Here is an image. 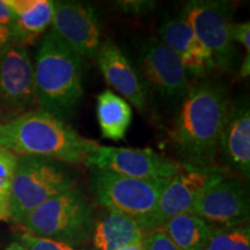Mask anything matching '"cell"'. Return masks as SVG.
<instances>
[{
    "mask_svg": "<svg viewBox=\"0 0 250 250\" xmlns=\"http://www.w3.org/2000/svg\"><path fill=\"white\" fill-rule=\"evenodd\" d=\"M17 20L12 27L13 40L26 44L36 40L52 24L54 1L50 0H9Z\"/></svg>",
    "mask_w": 250,
    "mask_h": 250,
    "instance_id": "ac0fdd59",
    "label": "cell"
},
{
    "mask_svg": "<svg viewBox=\"0 0 250 250\" xmlns=\"http://www.w3.org/2000/svg\"><path fill=\"white\" fill-rule=\"evenodd\" d=\"M160 41L179 56L187 76L203 77L215 67L210 52L182 18L167 20L159 29Z\"/></svg>",
    "mask_w": 250,
    "mask_h": 250,
    "instance_id": "2e32d148",
    "label": "cell"
},
{
    "mask_svg": "<svg viewBox=\"0 0 250 250\" xmlns=\"http://www.w3.org/2000/svg\"><path fill=\"white\" fill-rule=\"evenodd\" d=\"M142 243L144 250H180L162 228L146 233Z\"/></svg>",
    "mask_w": 250,
    "mask_h": 250,
    "instance_id": "cb8c5ba5",
    "label": "cell"
},
{
    "mask_svg": "<svg viewBox=\"0 0 250 250\" xmlns=\"http://www.w3.org/2000/svg\"><path fill=\"white\" fill-rule=\"evenodd\" d=\"M17 161L18 155L0 148V221L11 218L9 206Z\"/></svg>",
    "mask_w": 250,
    "mask_h": 250,
    "instance_id": "7402d4cb",
    "label": "cell"
},
{
    "mask_svg": "<svg viewBox=\"0 0 250 250\" xmlns=\"http://www.w3.org/2000/svg\"><path fill=\"white\" fill-rule=\"evenodd\" d=\"M6 250H24V249L19 242H13V243H11L7 248H6Z\"/></svg>",
    "mask_w": 250,
    "mask_h": 250,
    "instance_id": "f546056e",
    "label": "cell"
},
{
    "mask_svg": "<svg viewBox=\"0 0 250 250\" xmlns=\"http://www.w3.org/2000/svg\"><path fill=\"white\" fill-rule=\"evenodd\" d=\"M161 228L180 250H205L213 227L198 215L183 213L166 221Z\"/></svg>",
    "mask_w": 250,
    "mask_h": 250,
    "instance_id": "ffe728a7",
    "label": "cell"
},
{
    "mask_svg": "<svg viewBox=\"0 0 250 250\" xmlns=\"http://www.w3.org/2000/svg\"><path fill=\"white\" fill-rule=\"evenodd\" d=\"M13 41V35L8 28L0 26V52Z\"/></svg>",
    "mask_w": 250,
    "mask_h": 250,
    "instance_id": "4316f807",
    "label": "cell"
},
{
    "mask_svg": "<svg viewBox=\"0 0 250 250\" xmlns=\"http://www.w3.org/2000/svg\"><path fill=\"white\" fill-rule=\"evenodd\" d=\"M218 153L228 173L245 181L250 176V109L248 100L230 103L219 139Z\"/></svg>",
    "mask_w": 250,
    "mask_h": 250,
    "instance_id": "5bb4252c",
    "label": "cell"
},
{
    "mask_svg": "<svg viewBox=\"0 0 250 250\" xmlns=\"http://www.w3.org/2000/svg\"><path fill=\"white\" fill-rule=\"evenodd\" d=\"M83 58L54 30L41 41L34 65L36 101L49 114L66 122L83 98Z\"/></svg>",
    "mask_w": 250,
    "mask_h": 250,
    "instance_id": "3957f363",
    "label": "cell"
},
{
    "mask_svg": "<svg viewBox=\"0 0 250 250\" xmlns=\"http://www.w3.org/2000/svg\"><path fill=\"white\" fill-rule=\"evenodd\" d=\"M145 233L136 220L116 212H104L94 221L92 233L94 250H118L142 242Z\"/></svg>",
    "mask_w": 250,
    "mask_h": 250,
    "instance_id": "e0dca14e",
    "label": "cell"
},
{
    "mask_svg": "<svg viewBox=\"0 0 250 250\" xmlns=\"http://www.w3.org/2000/svg\"><path fill=\"white\" fill-rule=\"evenodd\" d=\"M230 108L226 89L211 81L190 87L169 131L171 147L181 164L210 167Z\"/></svg>",
    "mask_w": 250,
    "mask_h": 250,
    "instance_id": "6da1fadb",
    "label": "cell"
},
{
    "mask_svg": "<svg viewBox=\"0 0 250 250\" xmlns=\"http://www.w3.org/2000/svg\"><path fill=\"white\" fill-rule=\"evenodd\" d=\"M96 115L103 138L114 142L125 138L132 121V109L125 99L104 90L96 99Z\"/></svg>",
    "mask_w": 250,
    "mask_h": 250,
    "instance_id": "d6986e66",
    "label": "cell"
},
{
    "mask_svg": "<svg viewBox=\"0 0 250 250\" xmlns=\"http://www.w3.org/2000/svg\"><path fill=\"white\" fill-rule=\"evenodd\" d=\"M249 192L245 180L229 176L206 189L192 206L191 213L206 223L226 226L246 225L249 220Z\"/></svg>",
    "mask_w": 250,
    "mask_h": 250,
    "instance_id": "8fae6325",
    "label": "cell"
},
{
    "mask_svg": "<svg viewBox=\"0 0 250 250\" xmlns=\"http://www.w3.org/2000/svg\"><path fill=\"white\" fill-rule=\"evenodd\" d=\"M99 144L83 138L66 122L42 109L0 123V148L21 156H41L67 165L86 164Z\"/></svg>",
    "mask_w": 250,
    "mask_h": 250,
    "instance_id": "7a4b0ae2",
    "label": "cell"
},
{
    "mask_svg": "<svg viewBox=\"0 0 250 250\" xmlns=\"http://www.w3.org/2000/svg\"><path fill=\"white\" fill-rule=\"evenodd\" d=\"M229 34L233 43H240L247 50V55H250V23L232 22L229 27Z\"/></svg>",
    "mask_w": 250,
    "mask_h": 250,
    "instance_id": "d4e9b609",
    "label": "cell"
},
{
    "mask_svg": "<svg viewBox=\"0 0 250 250\" xmlns=\"http://www.w3.org/2000/svg\"><path fill=\"white\" fill-rule=\"evenodd\" d=\"M0 100L18 115L36 101L34 64L26 45L15 40L0 52Z\"/></svg>",
    "mask_w": 250,
    "mask_h": 250,
    "instance_id": "7c38bea8",
    "label": "cell"
},
{
    "mask_svg": "<svg viewBox=\"0 0 250 250\" xmlns=\"http://www.w3.org/2000/svg\"><path fill=\"white\" fill-rule=\"evenodd\" d=\"M19 243L23 247L24 250H83L70 247L64 243L52 241V240L37 237L31 234L24 233L19 236Z\"/></svg>",
    "mask_w": 250,
    "mask_h": 250,
    "instance_id": "603a6c76",
    "label": "cell"
},
{
    "mask_svg": "<svg viewBox=\"0 0 250 250\" xmlns=\"http://www.w3.org/2000/svg\"><path fill=\"white\" fill-rule=\"evenodd\" d=\"M169 180L132 179L111 171L94 169L89 187L100 205L107 211L132 218L143 229Z\"/></svg>",
    "mask_w": 250,
    "mask_h": 250,
    "instance_id": "8992f818",
    "label": "cell"
},
{
    "mask_svg": "<svg viewBox=\"0 0 250 250\" xmlns=\"http://www.w3.org/2000/svg\"><path fill=\"white\" fill-rule=\"evenodd\" d=\"M15 20H17V15L9 4V0H0V26L11 30L14 26Z\"/></svg>",
    "mask_w": 250,
    "mask_h": 250,
    "instance_id": "484cf974",
    "label": "cell"
},
{
    "mask_svg": "<svg viewBox=\"0 0 250 250\" xmlns=\"http://www.w3.org/2000/svg\"><path fill=\"white\" fill-rule=\"evenodd\" d=\"M118 250H144V247H143L142 242H138V243H133V245L123 247V248H121Z\"/></svg>",
    "mask_w": 250,
    "mask_h": 250,
    "instance_id": "f1b7e54d",
    "label": "cell"
},
{
    "mask_svg": "<svg viewBox=\"0 0 250 250\" xmlns=\"http://www.w3.org/2000/svg\"><path fill=\"white\" fill-rule=\"evenodd\" d=\"M94 221L88 198L76 187L43 203L22 225L28 234L74 248L92 237Z\"/></svg>",
    "mask_w": 250,
    "mask_h": 250,
    "instance_id": "5b68a950",
    "label": "cell"
},
{
    "mask_svg": "<svg viewBox=\"0 0 250 250\" xmlns=\"http://www.w3.org/2000/svg\"><path fill=\"white\" fill-rule=\"evenodd\" d=\"M98 64L109 86L130 101L138 110L147 107V95L132 65L123 51L110 40L105 41L96 52Z\"/></svg>",
    "mask_w": 250,
    "mask_h": 250,
    "instance_id": "9a60e30c",
    "label": "cell"
},
{
    "mask_svg": "<svg viewBox=\"0 0 250 250\" xmlns=\"http://www.w3.org/2000/svg\"><path fill=\"white\" fill-rule=\"evenodd\" d=\"M52 30L81 58H94L101 29L96 11L79 1H54Z\"/></svg>",
    "mask_w": 250,
    "mask_h": 250,
    "instance_id": "4fadbf2b",
    "label": "cell"
},
{
    "mask_svg": "<svg viewBox=\"0 0 250 250\" xmlns=\"http://www.w3.org/2000/svg\"><path fill=\"white\" fill-rule=\"evenodd\" d=\"M249 73H250V55H247L245 61H243L241 64L240 74H241V77L247 78V77H249Z\"/></svg>",
    "mask_w": 250,
    "mask_h": 250,
    "instance_id": "83f0119b",
    "label": "cell"
},
{
    "mask_svg": "<svg viewBox=\"0 0 250 250\" xmlns=\"http://www.w3.org/2000/svg\"><path fill=\"white\" fill-rule=\"evenodd\" d=\"M227 175L229 173L217 165L204 168L183 166L182 170L171 177L162 191L154 212L144 225V232L146 234L161 228L166 221L176 215L191 213L198 197Z\"/></svg>",
    "mask_w": 250,
    "mask_h": 250,
    "instance_id": "9c48e42d",
    "label": "cell"
},
{
    "mask_svg": "<svg viewBox=\"0 0 250 250\" xmlns=\"http://www.w3.org/2000/svg\"><path fill=\"white\" fill-rule=\"evenodd\" d=\"M232 17V7L223 0H192L187 2L181 14L210 52L215 66L227 73L234 71L237 62L235 45L229 34Z\"/></svg>",
    "mask_w": 250,
    "mask_h": 250,
    "instance_id": "ba28073f",
    "label": "cell"
},
{
    "mask_svg": "<svg viewBox=\"0 0 250 250\" xmlns=\"http://www.w3.org/2000/svg\"><path fill=\"white\" fill-rule=\"evenodd\" d=\"M138 76L147 99L167 107H176L190 90L189 78L179 56L159 39L143 43L138 57Z\"/></svg>",
    "mask_w": 250,
    "mask_h": 250,
    "instance_id": "52a82bcc",
    "label": "cell"
},
{
    "mask_svg": "<svg viewBox=\"0 0 250 250\" xmlns=\"http://www.w3.org/2000/svg\"><path fill=\"white\" fill-rule=\"evenodd\" d=\"M205 250H250L249 226L212 228Z\"/></svg>",
    "mask_w": 250,
    "mask_h": 250,
    "instance_id": "44dd1931",
    "label": "cell"
},
{
    "mask_svg": "<svg viewBox=\"0 0 250 250\" xmlns=\"http://www.w3.org/2000/svg\"><path fill=\"white\" fill-rule=\"evenodd\" d=\"M87 166L95 169L107 170L123 176L140 180L171 179L182 170L179 161L171 160L151 148H127L98 146Z\"/></svg>",
    "mask_w": 250,
    "mask_h": 250,
    "instance_id": "30bf717a",
    "label": "cell"
},
{
    "mask_svg": "<svg viewBox=\"0 0 250 250\" xmlns=\"http://www.w3.org/2000/svg\"><path fill=\"white\" fill-rule=\"evenodd\" d=\"M77 183L78 173L71 165L41 156H18L12 183L11 218L22 225L43 203L76 188Z\"/></svg>",
    "mask_w": 250,
    "mask_h": 250,
    "instance_id": "277c9868",
    "label": "cell"
}]
</instances>
